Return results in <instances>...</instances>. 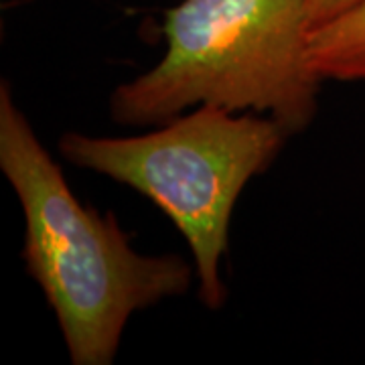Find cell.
Listing matches in <instances>:
<instances>
[{
    "label": "cell",
    "mask_w": 365,
    "mask_h": 365,
    "mask_svg": "<svg viewBox=\"0 0 365 365\" xmlns=\"http://www.w3.org/2000/svg\"><path fill=\"white\" fill-rule=\"evenodd\" d=\"M0 169L25 215L23 260L57 317L73 365L114 364L132 314L182 297L193 266L132 248L114 213L83 205L0 83Z\"/></svg>",
    "instance_id": "6da1fadb"
},
{
    "label": "cell",
    "mask_w": 365,
    "mask_h": 365,
    "mask_svg": "<svg viewBox=\"0 0 365 365\" xmlns=\"http://www.w3.org/2000/svg\"><path fill=\"white\" fill-rule=\"evenodd\" d=\"M311 59L323 79L365 81V2L313 29Z\"/></svg>",
    "instance_id": "277c9868"
},
{
    "label": "cell",
    "mask_w": 365,
    "mask_h": 365,
    "mask_svg": "<svg viewBox=\"0 0 365 365\" xmlns=\"http://www.w3.org/2000/svg\"><path fill=\"white\" fill-rule=\"evenodd\" d=\"M364 2L365 0H307V9H309L313 29H317L357 9Z\"/></svg>",
    "instance_id": "5b68a950"
},
{
    "label": "cell",
    "mask_w": 365,
    "mask_h": 365,
    "mask_svg": "<svg viewBox=\"0 0 365 365\" xmlns=\"http://www.w3.org/2000/svg\"><path fill=\"white\" fill-rule=\"evenodd\" d=\"M287 138L274 118L203 104L138 136L66 132L59 153L165 211L191 248L199 299L220 311L227 300L222 260L235 203L254 177L272 167Z\"/></svg>",
    "instance_id": "3957f363"
},
{
    "label": "cell",
    "mask_w": 365,
    "mask_h": 365,
    "mask_svg": "<svg viewBox=\"0 0 365 365\" xmlns=\"http://www.w3.org/2000/svg\"><path fill=\"white\" fill-rule=\"evenodd\" d=\"M163 33V59L112 91L116 124L160 126L203 104L270 116L288 136L313 124L325 79L307 0H181Z\"/></svg>",
    "instance_id": "7a4b0ae2"
}]
</instances>
